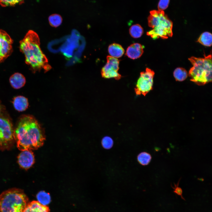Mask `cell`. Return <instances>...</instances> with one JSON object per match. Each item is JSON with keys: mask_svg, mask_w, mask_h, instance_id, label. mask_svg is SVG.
Returning <instances> with one entry per match:
<instances>
[{"mask_svg": "<svg viewBox=\"0 0 212 212\" xmlns=\"http://www.w3.org/2000/svg\"><path fill=\"white\" fill-rule=\"evenodd\" d=\"M193 67L188 73L190 80L198 85H203L212 81V56L204 58L192 57L188 58Z\"/></svg>", "mask_w": 212, "mask_h": 212, "instance_id": "277c9868", "label": "cell"}, {"mask_svg": "<svg viewBox=\"0 0 212 212\" xmlns=\"http://www.w3.org/2000/svg\"><path fill=\"white\" fill-rule=\"evenodd\" d=\"M13 43L10 36L4 31L0 29V63L11 54Z\"/></svg>", "mask_w": 212, "mask_h": 212, "instance_id": "30bf717a", "label": "cell"}, {"mask_svg": "<svg viewBox=\"0 0 212 212\" xmlns=\"http://www.w3.org/2000/svg\"><path fill=\"white\" fill-rule=\"evenodd\" d=\"M23 212H49L47 206H43L37 201H33L28 203Z\"/></svg>", "mask_w": 212, "mask_h": 212, "instance_id": "4fadbf2b", "label": "cell"}, {"mask_svg": "<svg viewBox=\"0 0 212 212\" xmlns=\"http://www.w3.org/2000/svg\"><path fill=\"white\" fill-rule=\"evenodd\" d=\"M50 25L52 26L57 27L61 24L62 18L60 15L57 14H54L50 16L48 18Z\"/></svg>", "mask_w": 212, "mask_h": 212, "instance_id": "7402d4cb", "label": "cell"}, {"mask_svg": "<svg viewBox=\"0 0 212 212\" xmlns=\"http://www.w3.org/2000/svg\"><path fill=\"white\" fill-rule=\"evenodd\" d=\"M14 132L10 121L0 117V150L7 149L12 145L14 138Z\"/></svg>", "mask_w": 212, "mask_h": 212, "instance_id": "52a82bcc", "label": "cell"}, {"mask_svg": "<svg viewBox=\"0 0 212 212\" xmlns=\"http://www.w3.org/2000/svg\"><path fill=\"white\" fill-rule=\"evenodd\" d=\"M24 0H0V5L2 7L14 6L21 4L24 3Z\"/></svg>", "mask_w": 212, "mask_h": 212, "instance_id": "603a6c76", "label": "cell"}, {"mask_svg": "<svg viewBox=\"0 0 212 212\" xmlns=\"http://www.w3.org/2000/svg\"><path fill=\"white\" fill-rule=\"evenodd\" d=\"M170 0H160L158 5V8L159 11H163L168 7Z\"/></svg>", "mask_w": 212, "mask_h": 212, "instance_id": "d4e9b609", "label": "cell"}, {"mask_svg": "<svg viewBox=\"0 0 212 212\" xmlns=\"http://www.w3.org/2000/svg\"><path fill=\"white\" fill-rule=\"evenodd\" d=\"M28 203V198L22 190L9 189L0 195V212H23Z\"/></svg>", "mask_w": 212, "mask_h": 212, "instance_id": "5b68a950", "label": "cell"}, {"mask_svg": "<svg viewBox=\"0 0 212 212\" xmlns=\"http://www.w3.org/2000/svg\"><path fill=\"white\" fill-rule=\"evenodd\" d=\"M180 180V178L179 179L177 184L174 183V186L173 187L171 186V187L173 189V191L177 195L180 196L183 198L182 190L181 188L179 186V183Z\"/></svg>", "mask_w": 212, "mask_h": 212, "instance_id": "484cf974", "label": "cell"}, {"mask_svg": "<svg viewBox=\"0 0 212 212\" xmlns=\"http://www.w3.org/2000/svg\"><path fill=\"white\" fill-rule=\"evenodd\" d=\"M148 21V26L153 29L147 32V34L153 39H165L172 37L173 22L163 11H151Z\"/></svg>", "mask_w": 212, "mask_h": 212, "instance_id": "3957f363", "label": "cell"}, {"mask_svg": "<svg viewBox=\"0 0 212 212\" xmlns=\"http://www.w3.org/2000/svg\"><path fill=\"white\" fill-rule=\"evenodd\" d=\"M17 147L22 151L36 149L42 146L45 137L43 130L32 116H24L20 120L14 132Z\"/></svg>", "mask_w": 212, "mask_h": 212, "instance_id": "6da1fadb", "label": "cell"}, {"mask_svg": "<svg viewBox=\"0 0 212 212\" xmlns=\"http://www.w3.org/2000/svg\"><path fill=\"white\" fill-rule=\"evenodd\" d=\"M173 76L176 81H182L188 77V72L184 69L181 67L176 68L173 72Z\"/></svg>", "mask_w": 212, "mask_h": 212, "instance_id": "ffe728a7", "label": "cell"}, {"mask_svg": "<svg viewBox=\"0 0 212 212\" xmlns=\"http://www.w3.org/2000/svg\"><path fill=\"white\" fill-rule=\"evenodd\" d=\"M9 82L12 87L16 89L23 87L26 83V79L22 74L15 73L10 77Z\"/></svg>", "mask_w": 212, "mask_h": 212, "instance_id": "5bb4252c", "label": "cell"}, {"mask_svg": "<svg viewBox=\"0 0 212 212\" xmlns=\"http://www.w3.org/2000/svg\"><path fill=\"white\" fill-rule=\"evenodd\" d=\"M13 104L15 109L19 111L25 110L29 105L27 99L22 96L15 97L14 99Z\"/></svg>", "mask_w": 212, "mask_h": 212, "instance_id": "9a60e30c", "label": "cell"}, {"mask_svg": "<svg viewBox=\"0 0 212 212\" xmlns=\"http://www.w3.org/2000/svg\"><path fill=\"white\" fill-rule=\"evenodd\" d=\"M130 34L131 37L137 38L141 37L143 33V30L139 24H135L131 26L129 29Z\"/></svg>", "mask_w": 212, "mask_h": 212, "instance_id": "44dd1931", "label": "cell"}, {"mask_svg": "<svg viewBox=\"0 0 212 212\" xmlns=\"http://www.w3.org/2000/svg\"><path fill=\"white\" fill-rule=\"evenodd\" d=\"M152 159L151 155L146 152H143L138 155L137 160L139 163L143 166L148 165Z\"/></svg>", "mask_w": 212, "mask_h": 212, "instance_id": "d6986e66", "label": "cell"}, {"mask_svg": "<svg viewBox=\"0 0 212 212\" xmlns=\"http://www.w3.org/2000/svg\"><path fill=\"white\" fill-rule=\"evenodd\" d=\"M202 45L207 47H210L212 43V35L208 32H205L202 33L197 41Z\"/></svg>", "mask_w": 212, "mask_h": 212, "instance_id": "e0dca14e", "label": "cell"}, {"mask_svg": "<svg viewBox=\"0 0 212 212\" xmlns=\"http://www.w3.org/2000/svg\"><path fill=\"white\" fill-rule=\"evenodd\" d=\"M154 72L147 68L145 72H142L135 88L136 95H142L145 96L152 90Z\"/></svg>", "mask_w": 212, "mask_h": 212, "instance_id": "8992f818", "label": "cell"}, {"mask_svg": "<svg viewBox=\"0 0 212 212\" xmlns=\"http://www.w3.org/2000/svg\"><path fill=\"white\" fill-rule=\"evenodd\" d=\"M107 63L101 69L102 77L106 79L113 78L118 80L120 79L121 76L118 72L119 60L110 56L107 57Z\"/></svg>", "mask_w": 212, "mask_h": 212, "instance_id": "ba28073f", "label": "cell"}, {"mask_svg": "<svg viewBox=\"0 0 212 212\" xmlns=\"http://www.w3.org/2000/svg\"><path fill=\"white\" fill-rule=\"evenodd\" d=\"M37 201L41 205L47 206L51 202V198L49 193L44 191H39L37 194Z\"/></svg>", "mask_w": 212, "mask_h": 212, "instance_id": "ac0fdd59", "label": "cell"}, {"mask_svg": "<svg viewBox=\"0 0 212 212\" xmlns=\"http://www.w3.org/2000/svg\"><path fill=\"white\" fill-rule=\"evenodd\" d=\"M143 52V46L139 43H135L128 47L125 54L129 58L134 59L140 57Z\"/></svg>", "mask_w": 212, "mask_h": 212, "instance_id": "7c38bea8", "label": "cell"}, {"mask_svg": "<svg viewBox=\"0 0 212 212\" xmlns=\"http://www.w3.org/2000/svg\"><path fill=\"white\" fill-rule=\"evenodd\" d=\"M101 145L103 148L106 149H109L113 146V141L112 139L110 137L105 136L102 140Z\"/></svg>", "mask_w": 212, "mask_h": 212, "instance_id": "cb8c5ba5", "label": "cell"}, {"mask_svg": "<svg viewBox=\"0 0 212 212\" xmlns=\"http://www.w3.org/2000/svg\"></svg>", "mask_w": 212, "mask_h": 212, "instance_id": "4316f807", "label": "cell"}, {"mask_svg": "<svg viewBox=\"0 0 212 212\" xmlns=\"http://www.w3.org/2000/svg\"><path fill=\"white\" fill-rule=\"evenodd\" d=\"M108 51L110 56L117 58L121 57L125 52L124 49L121 45L115 43H113L109 46Z\"/></svg>", "mask_w": 212, "mask_h": 212, "instance_id": "2e32d148", "label": "cell"}, {"mask_svg": "<svg viewBox=\"0 0 212 212\" xmlns=\"http://www.w3.org/2000/svg\"><path fill=\"white\" fill-rule=\"evenodd\" d=\"M80 34L75 30L73 31L70 37L67 39L61 47V51L64 56L68 59L72 56L74 50L80 46Z\"/></svg>", "mask_w": 212, "mask_h": 212, "instance_id": "9c48e42d", "label": "cell"}, {"mask_svg": "<svg viewBox=\"0 0 212 212\" xmlns=\"http://www.w3.org/2000/svg\"><path fill=\"white\" fill-rule=\"evenodd\" d=\"M19 49L24 55L25 62L34 71L43 68L49 69L48 61L40 47L38 35L32 30H29L19 42Z\"/></svg>", "mask_w": 212, "mask_h": 212, "instance_id": "7a4b0ae2", "label": "cell"}, {"mask_svg": "<svg viewBox=\"0 0 212 212\" xmlns=\"http://www.w3.org/2000/svg\"><path fill=\"white\" fill-rule=\"evenodd\" d=\"M18 159L19 165L25 169L30 168L34 161V156L31 150L22 151L19 155Z\"/></svg>", "mask_w": 212, "mask_h": 212, "instance_id": "8fae6325", "label": "cell"}]
</instances>
